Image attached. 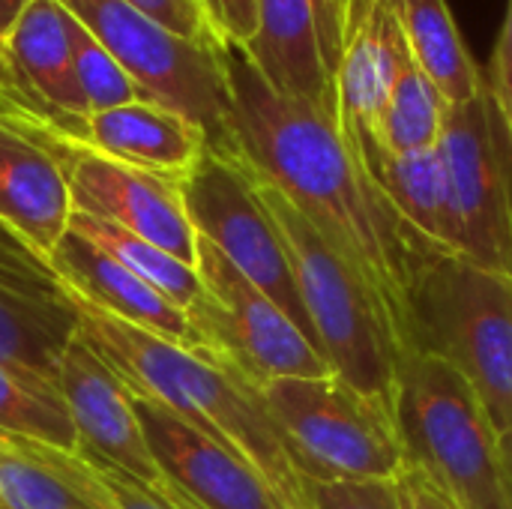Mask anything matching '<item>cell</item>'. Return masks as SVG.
Returning <instances> with one entry per match:
<instances>
[{"label": "cell", "instance_id": "f546056e", "mask_svg": "<svg viewBox=\"0 0 512 509\" xmlns=\"http://www.w3.org/2000/svg\"><path fill=\"white\" fill-rule=\"evenodd\" d=\"M312 509H402V501L393 480L318 483L312 486Z\"/></svg>", "mask_w": 512, "mask_h": 509}, {"label": "cell", "instance_id": "cb8c5ba5", "mask_svg": "<svg viewBox=\"0 0 512 509\" xmlns=\"http://www.w3.org/2000/svg\"><path fill=\"white\" fill-rule=\"evenodd\" d=\"M447 102L438 93V87L429 81V75L414 63L411 51L399 66V75L393 81V90L387 96L384 114L378 120L375 138L363 144L357 153L363 159L366 150L381 153H417L432 150L441 141Z\"/></svg>", "mask_w": 512, "mask_h": 509}, {"label": "cell", "instance_id": "4316f807", "mask_svg": "<svg viewBox=\"0 0 512 509\" xmlns=\"http://www.w3.org/2000/svg\"><path fill=\"white\" fill-rule=\"evenodd\" d=\"M66 33H69L75 78H78V87L84 93V102H87L90 114L111 111V108L147 99L141 93V87L129 78V72L111 57V51L69 9H66Z\"/></svg>", "mask_w": 512, "mask_h": 509}, {"label": "cell", "instance_id": "5b68a950", "mask_svg": "<svg viewBox=\"0 0 512 509\" xmlns=\"http://www.w3.org/2000/svg\"><path fill=\"white\" fill-rule=\"evenodd\" d=\"M396 426L408 465L459 509H510L498 429L468 381L444 360L405 351L396 381Z\"/></svg>", "mask_w": 512, "mask_h": 509}, {"label": "cell", "instance_id": "d4e9b609", "mask_svg": "<svg viewBox=\"0 0 512 509\" xmlns=\"http://www.w3.org/2000/svg\"><path fill=\"white\" fill-rule=\"evenodd\" d=\"M69 231L81 234L84 240H90L93 246H99L102 252H108L114 261H120L126 270H132L135 276H141L150 288H156L162 297H168L183 312L204 291L201 276H198V270L192 264H183L171 252L159 249L156 243H150V240L126 231L120 225H111L105 219H96V216H87V213L72 210Z\"/></svg>", "mask_w": 512, "mask_h": 509}, {"label": "cell", "instance_id": "277c9868", "mask_svg": "<svg viewBox=\"0 0 512 509\" xmlns=\"http://www.w3.org/2000/svg\"><path fill=\"white\" fill-rule=\"evenodd\" d=\"M408 351L456 369L492 426L512 429V276L462 255H435L408 297Z\"/></svg>", "mask_w": 512, "mask_h": 509}, {"label": "cell", "instance_id": "ffe728a7", "mask_svg": "<svg viewBox=\"0 0 512 509\" xmlns=\"http://www.w3.org/2000/svg\"><path fill=\"white\" fill-rule=\"evenodd\" d=\"M405 57L408 42L399 24V0H378L366 27L345 45L336 69L339 126L354 150L375 138Z\"/></svg>", "mask_w": 512, "mask_h": 509}, {"label": "cell", "instance_id": "4fadbf2b", "mask_svg": "<svg viewBox=\"0 0 512 509\" xmlns=\"http://www.w3.org/2000/svg\"><path fill=\"white\" fill-rule=\"evenodd\" d=\"M129 399L159 471L195 507L288 509L240 453L198 432L156 399L135 393H129Z\"/></svg>", "mask_w": 512, "mask_h": 509}, {"label": "cell", "instance_id": "3957f363", "mask_svg": "<svg viewBox=\"0 0 512 509\" xmlns=\"http://www.w3.org/2000/svg\"><path fill=\"white\" fill-rule=\"evenodd\" d=\"M246 171L285 243L318 351L333 375L396 414V381L405 342L393 312L372 282L333 249L276 186L252 168Z\"/></svg>", "mask_w": 512, "mask_h": 509}, {"label": "cell", "instance_id": "83f0119b", "mask_svg": "<svg viewBox=\"0 0 512 509\" xmlns=\"http://www.w3.org/2000/svg\"><path fill=\"white\" fill-rule=\"evenodd\" d=\"M0 509H84V504L0 432Z\"/></svg>", "mask_w": 512, "mask_h": 509}, {"label": "cell", "instance_id": "484cf974", "mask_svg": "<svg viewBox=\"0 0 512 509\" xmlns=\"http://www.w3.org/2000/svg\"><path fill=\"white\" fill-rule=\"evenodd\" d=\"M0 432L75 450L78 435L57 387L0 363Z\"/></svg>", "mask_w": 512, "mask_h": 509}, {"label": "cell", "instance_id": "44dd1931", "mask_svg": "<svg viewBox=\"0 0 512 509\" xmlns=\"http://www.w3.org/2000/svg\"><path fill=\"white\" fill-rule=\"evenodd\" d=\"M363 162L402 222L432 249L459 255V216L438 147L417 153H381L366 150Z\"/></svg>", "mask_w": 512, "mask_h": 509}, {"label": "cell", "instance_id": "7a4b0ae2", "mask_svg": "<svg viewBox=\"0 0 512 509\" xmlns=\"http://www.w3.org/2000/svg\"><path fill=\"white\" fill-rule=\"evenodd\" d=\"M69 297L78 309L81 339L129 393L156 399L198 432L240 453L288 509H312V483L297 471L285 435L252 378L210 351L171 345L99 312L72 291Z\"/></svg>", "mask_w": 512, "mask_h": 509}, {"label": "cell", "instance_id": "1f68e13d", "mask_svg": "<svg viewBox=\"0 0 512 509\" xmlns=\"http://www.w3.org/2000/svg\"><path fill=\"white\" fill-rule=\"evenodd\" d=\"M129 6H135L138 12H144L147 18L159 21L162 27H168L171 33L183 36V39H192V42H201V45H213L219 42L204 15H201V6L198 0H126ZM222 45V42H219Z\"/></svg>", "mask_w": 512, "mask_h": 509}, {"label": "cell", "instance_id": "74e56055", "mask_svg": "<svg viewBox=\"0 0 512 509\" xmlns=\"http://www.w3.org/2000/svg\"><path fill=\"white\" fill-rule=\"evenodd\" d=\"M27 3L30 0H0V42L9 36V30L15 27V21H18V15L24 12Z\"/></svg>", "mask_w": 512, "mask_h": 509}, {"label": "cell", "instance_id": "ba28073f", "mask_svg": "<svg viewBox=\"0 0 512 509\" xmlns=\"http://www.w3.org/2000/svg\"><path fill=\"white\" fill-rule=\"evenodd\" d=\"M195 270L204 285L186 309L198 339L195 348L234 363L258 387L279 378L333 375L303 330L204 237H198Z\"/></svg>", "mask_w": 512, "mask_h": 509}, {"label": "cell", "instance_id": "7402d4cb", "mask_svg": "<svg viewBox=\"0 0 512 509\" xmlns=\"http://www.w3.org/2000/svg\"><path fill=\"white\" fill-rule=\"evenodd\" d=\"M399 24L414 63L429 75L447 105L477 96L486 72L474 63L447 0H399Z\"/></svg>", "mask_w": 512, "mask_h": 509}, {"label": "cell", "instance_id": "d6986e66", "mask_svg": "<svg viewBox=\"0 0 512 509\" xmlns=\"http://www.w3.org/2000/svg\"><path fill=\"white\" fill-rule=\"evenodd\" d=\"M78 144L123 165L183 180L207 150V135L183 114L141 99L90 114L87 135Z\"/></svg>", "mask_w": 512, "mask_h": 509}, {"label": "cell", "instance_id": "836d02e7", "mask_svg": "<svg viewBox=\"0 0 512 509\" xmlns=\"http://www.w3.org/2000/svg\"><path fill=\"white\" fill-rule=\"evenodd\" d=\"M318 9V24H321V39H324V54L327 63L336 75L342 51H345V12L348 0H315Z\"/></svg>", "mask_w": 512, "mask_h": 509}, {"label": "cell", "instance_id": "5bb4252c", "mask_svg": "<svg viewBox=\"0 0 512 509\" xmlns=\"http://www.w3.org/2000/svg\"><path fill=\"white\" fill-rule=\"evenodd\" d=\"M57 390L63 396V405L69 411L81 447H87L108 465L126 471L129 477L153 486L156 492L192 504L159 471L147 447L144 429L132 411L129 390L105 366V360L81 339V333H75V339L69 342L60 360Z\"/></svg>", "mask_w": 512, "mask_h": 509}, {"label": "cell", "instance_id": "e0dca14e", "mask_svg": "<svg viewBox=\"0 0 512 509\" xmlns=\"http://www.w3.org/2000/svg\"><path fill=\"white\" fill-rule=\"evenodd\" d=\"M243 51L276 93L339 120L315 0H258V27Z\"/></svg>", "mask_w": 512, "mask_h": 509}, {"label": "cell", "instance_id": "d590c367", "mask_svg": "<svg viewBox=\"0 0 512 509\" xmlns=\"http://www.w3.org/2000/svg\"><path fill=\"white\" fill-rule=\"evenodd\" d=\"M378 0H348V12H345V45L366 27V21L372 18Z\"/></svg>", "mask_w": 512, "mask_h": 509}, {"label": "cell", "instance_id": "2e32d148", "mask_svg": "<svg viewBox=\"0 0 512 509\" xmlns=\"http://www.w3.org/2000/svg\"><path fill=\"white\" fill-rule=\"evenodd\" d=\"M48 267L57 273L66 291L96 306L99 312L129 327L147 330L171 345H180L189 351L198 345L189 315L180 306H174L168 297L150 288L141 276L126 270L120 261H114L108 252H102L81 234L66 231Z\"/></svg>", "mask_w": 512, "mask_h": 509}, {"label": "cell", "instance_id": "6da1fadb", "mask_svg": "<svg viewBox=\"0 0 512 509\" xmlns=\"http://www.w3.org/2000/svg\"><path fill=\"white\" fill-rule=\"evenodd\" d=\"M237 159L276 186L381 294L408 351V297L441 255L387 201L336 117L276 93L243 48L225 45Z\"/></svg>", "mask_w": 512, "mask_h": 509}, {"label": "cell", "instance_id": "8d00e7d4", "mask_svg": "<svg viewBox=\"0 0 512 509\" xmlns=\"http://www.w3.org/2000/svg\"><path fill=\"white\" fill-rule=\"evenodd\" d=\"M498 450H501V474H504V489L512 509V429L498 435Z\"/></svg>", "mask_w": 512, "mask_h": 509}, {"label": "cell", "instance_id": "4dcf8cb0", "mask_svg": "<svg viewBox=\"0 0 512 509\" xmlns=\"http://www.w3.org/2000/svg\"><path fill=\"white\" fill-rule=\"evenodd\" d=\"M210 33L231 48H246L258 27V0H198Z\"/></svg>", "mask_w": 512, "mask_h": 509}, {"label": "cell", "instance_id": "52a82bcc", "mask_svg": "<svg viewBox=\"0 0 512 509\" xmlns=\"http://www.w3.org/2000/svg\"><path fill=\"white\" fill-rule=\"evenodd\" d=\"M129 72L141 93L207 135V147L237 156L225 45L183 39L126 0H60Z\"/></svg>", "mask_w": 512, "mask_h": 509}, {"label": "cell", "instance_id": "7c38bea8", "mask_svg": "<svg viewBox=\"0 0 512 509\" xmlns=\"http://www.w3.org/2000/svg\"><path fill=\"white\" fill-rule=\"evenodd\" d=\"M78 309L57 273L0 225V363L57 387Z\"/></svg>", "mask_w": 512, "mask_h": 509}, {"label": "cell", "instance_id": "d6a6232c", "mask_svg": "<svg viewBox=\"0 0 512 509\" xmlns=\"http://www.w3.org/2000/svg\"><path fill=\"white\" fill-rule=\"evenodd\" d=\"M396 489H399L402 509H459L441 489H435L429 483V477L420 474L414 465H408L402 471V477L396 480Z\"/></svg>", "mask_w": 512, "mask_h": 509}, {"label": "cell", "instance_id": "9a60e30c", "mask_svg": "<svg viewBox=\"0 0 512 509\" xmlns=\"http://www.w3.org/2000/svg\"><path fill=\"white\" fill-rule=\"evenodd\" d=\"M69 216V183L54 150L0 120V225L48 264L69 231Z\"/></svg>", "mask_w": 512, "mask_h": 509}, {"label": "cell", "instance_id": "ac0fdd59", "mask_svg": "<svg viewBox=\"0 0 512 509\" xmlns=\"http://www.w3.org/2000/svg\"><path fill=\"white\" fill-rule=\"evenodd\" d=\"M3 45L24 84L54 114L63 138L84 141L90 111L75 78L63 3L30 0Z\"/></svg>", "mask_w": 512, "mask_h": 509}, {"label": "cell", "instance_id": "8fae6325", "mask_svg": "<svg viewBox=\"0 0 512 509\" xmlns=\"http://www.w3.org/2000/svg\"><path fill=\"white\" fill-rule=\"evenodd\" d=\"M42 141L63 165L72 210L120 225L183 264H198V234L186 216L180 180L123 165L63 135H45Z\"/></svg>", "mask_w": 512, "mask_h": 509}, {"label": "cell", "instance_id": "f1b7e54d", "mask_svg": "<svg viewBox=\"0 0 512 509\" xmlns=\"http://www.w3.org/2000/svg\"><path fill=\"white\" fill-rule=\"evenodd\" d=\"M0 120L36 138L63 135L54 114L39 102V96L24 84V78L12 66V57L3 42H0Z\"/></svg>", "mask_w": 512, "mask_h": 509}, {"label": "cell", "instance_id": "8992f818", "mask_svg": "<svg viewBox=\"0 0 512 509\" xmlns=\"http://www.w3.org/2000/svg\"><path fill=\"white\" fill-rule=\"evenodd\" d=\"M297 471L312 483L399 480L408 468L396 414L339 375L279 378L261 387Z\"/></svg>", "mask_w": 512, "mask_h": 509}, {"label": "cell", "instance_id": "e575fe53", "mask_svg": "<svg viewBox=\"0 0 512 509\" xmlns=\"http://www.w3.org/2000/svg\"><path fill=\"white\" fill-rule=\"evenodd\" d=\"M492 87L498 90H512V0H507V18L492 54V69L486 72Z\"/></svg>", "mask_w": 512, "mask_h": 509}, {"label": "cell", "instance_id": "30bf717a", "mask_svg": "<svg viewBox=\"0 0 512 509\" xmlns=\"http://www.w3.org/2000/svg\"><path fill=\"white\" fill-rule=\"evenodd\" d=\"M180 192L192 231L216 246L318 348L285 243L270 213L264 210L243 162L207 147L195 168L180 180Z\"/></svg>", "mask_w": 512, "mask_h": 509}, {"label": "cell", "instance_id": "9c48e42d", "mask_svg": "<svg viewBox=\"0 0 512 509\" xmlns=\"http://www.w3.org/2000/svg\"><path fill=\"white\" fill-rule=\"evenodd\" d=\"M438 153L459 216V255L512 276V132L489 75L477 96L447 108Z\"/></svg>", "mask_w": 512, "mask_h": 509}, {"label": "cell", "instance_id": "603a6c76", "mask_svg": "<svg viewBox=\"0 0 512 509\" xmlns=\"http://www.w3.org/2000/svg\"><path fill=\"white\" fill-rule=\"evenodd\" d=\"M27 456H33L57 483H63L84 509H198L186 501L156 492L153 486L108 465L87 447L60 450L33 438L9 435Z\"/></svg>", "mask_w": 512, "mask_h": 509}]
</instances>
